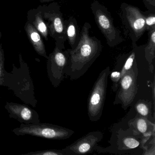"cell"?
Masks as SVG:
<instances>
[{
    "mask_svg": "<svg viewBox=\"0 0 155 155\" xmlns=\"http://www.w3.org/2000/svg\"><path fill=\"white\" fill-rule=\"evenodd\" d=\"M65 25L67 40L71 49H74L78 43L80 34L77 20L73 16H71L68 19L65 20Z\"/></svg>",
    "mask_w": 155,
    "mask_h": 155,
    "instance_id": "15",
    "label": "cell"
},
{
    "mask_svg": "<svg viewBox=\"0 0 155 155\" xmlns=\"http://www.w3.org/2000/svg\"><path fill=\"white\" fill-rule=\"evenodd\" d=\"M142 137L129 127L126 130L120 129L115 137L114 143L107 147L108 152L116 154H130L133 150H142Z\"/></svg>",
    "mask_w": 155,
    "mask_h": 155,
    "instance_id": "8",
    "label": "cell"
},
{
    "mask_svg": "<svg viewBox=\"0 0 155 155\" xmlns=\"http://www.w3.org/2000/svg\"><path fill=\"white\" fill-rule=\"evenodd\" d=\"M38 8L47 23L49 35L55 41V47L65 50L67 41L66 25L59 4L53 2L48 5H39Z\"/></svg>",
    "mask_w": 155,
    "mask_h": 155,
    "instance_id": "2",
    "label": "cell"
},
{
    "mask_svg": "<svg viewBox=\"0 0 155 155\" xmlns=\"http://www.w3.org/2000/svg\"><path fill=\"white\" fill-rule=\"evenodd\" d=\"M142 12L145 19L146 31L155 29V11L148 10Z\"/></svg>",
    "mask_w": 155,
    "mask_h": 155,
    "instance_id": "18",
    "label": "cell"
},
{
    "mask_svg": "<svg viewBox=\"0 0 155 155\" xmlns=\"http://www.w3.org/2000/svg\"><path fill=\"white\" fill-rule=\"evenodd\" d=\"M110 79L112 82V86L111 89L113 92H115L117 91L119 87L120 82V71H113L110 74Z\"/></svg>",
    "mask_w": 155,
    "mask_h": 155,
    "instance_id": "21",
    "label": "cell"
},
{
    "mask_svg": "<svg viewBox=\"0 0 155 155\" xmlns=\"http://www.w3.org/2000/svg\"><path fill=\"white\" fill-rule=\"evenodd\" d=\"M22 155H67L63 150L50 149L31 151Z\"/></svg>",
    "mask_w": 155,
    "mask_h": 155,
    "instance_id": "19",
    "label": "cell"
},
{
    "mask_svg": "<svg viewBox=\"0 0 155 155\" xmlns=\"http://www.w3.org/2000/svg\"><path fill=\"white\" fill-rule=\"evenodd\" d=\"M17 136L30 135L48 139L60 140L69 138L74 131L61 126L49 123L24 124L21 123L19 127L12 130Z\"/></svg>",
    "mask_w": 155,
    "mask_h": 155,
    "instance_id": "6",
    "label": "cell"
},
{
    "mask_svg": "<svg viewBox=\"0 0 155 155\" xmlns=\"http://www.w3.org/2000/svg\"><path fill=\"white\" fill-rule=\"evenodd\" d=\"M28 21L38 31L45 40H48V30L46 21L42 18L38 8L30 10L27 14Z\"/></svg>",
    "mask_w": 155,
    "mask_h": 155,
    "instance_id": "14",
    "label": "cell"
},
{
    "mask_svg": "<svg viewBox=\"0 0 155 155\" xmlns=\"http://www.w3.org/2000/svg\"><path fill=\"white\" fill-rule=\"evenodd\" d=\"M91 28L89 22H85L80 31L78 43L74 49H68L69 58L64 72L65 76L72 80L83 76L102 51L101 41L90 35Z\"/></svg>",
    "mask_w": 155,
    "mask_h": 155,
    "instance_id": "1",
    "label": "cell"
},
{
    "mask_svg": "<svg viewBox=\"0 0 155 155\" xmlns=\"http://www.w3.org/2000/svg\"><path fill=\"white\" fill-rule=\"evenodd\" d=\"M148 35L147 43L144 47V57L148 64L150 71L153 73L155 58V29L149 31Z\"/></svg>",
    "mask_w": 155,
    "mask_h": 155,
    "instance_id": "16",
    "label": "cell"
},
{
    "mask_svg": "<svg viewBox=\"0 0 155 155\" xmlns=\"http://www.w3.org/2000/svg\"><path fill=\"white\" fill-rule=\"evenodd\" d=\"M4 51L2 44L0 45V86H4L6 71L4 68Z\"/></svg>",
    "mask_w": 155,
    "mask_h": 155,
    "instance_id": "20",
    "label": "cell"
},
{
    "mask_svg": "<svg viewBox=\"0 0 155 155\" xmlns=\"http://www.w3.org/2000/svg\"><path fill=\"white\" fill-rule=\"evenodd\" d=\"M5 108L11 118L15 119L20 123L33 124L40 122L38 112L26 104L7 102Z\"/></svg>",
    "mask_w": 155,
    "mask_h": 155,
    "instance_id": "11",
    "label": "cell"
},
{
    "mask_svg": "<svg viewBox=\"0 0 155 155\" xmlns=\"http://www.w3.org/2000/svg\"><path fill=\"white\" fill-rule=\"evenodd\" d=\"M2 37V33L1 32H0V39H1V38Z\"/></svg>",
    "mask_w": 155,
    "mask_h": 155,
    "instance_id": "24",
    "label": "cell"
},
{
    "mask_svg": "<svg viewBox=\"0 0 155 155\" xmlns=\"http://www.w3.org/2000/svg\"><path fill=\"white\" fill-rule=\"evenodd\" d=\"M119 16L124 34L130 39L132 44L137 43L146 31L142 11L137 7L123 2L120 7Z\"/></svg>",
    "mask_w": 155,
    "mask_h": 155,
    "instance_id": "3",
    "label": "cell"
},
{
    "mask_svg": "<svg viewBox=\"0 0 155 155\" xmlns=\"http://www.w3.org/2000/svg\"><path fill=\"white\" fill-rule=\"evenodd\" d=\"M39 1L41 3H48V2L54 1L55 0H39Z\"/></svg>",
    "mask_w": 155,
    "mask_h": 155,
    "instance_id": "23",
    "label": "cell"
},
{
    "mask_svg": "<svg viewBox=\"0 0 155 155\" xmlns=\"http://www.w3.org/2000/svg\"><path fill=\"white\" fill-rule=\"evenodd\" d=\"M152 105V102L149 101L139 100L135 105V109L138 114L150 120Z\"/></svg>",
    "mask_w": 155,
    "mask_h": 155,
    "instance_id": "17",
    "label": "cell"
},
{
    "mask_svg": "<svg viewBox=\"0 0 155 155\" xmlns=\"http://www.w3.org/2000/svg\"><path fill=\"white\" fill-rule=\"evenodd\" d=\"M69 53L68 50L60 49L55 47L48 56L47 69L48 76L52 85L58 87L65 77L64 70L68 62Z\"/></svg>",
    "mask_w": 155,
    "mask_h": 155,
    "instance_id": "9",
    "label": "cell"
},
{
    "mask_svg": "<svg viewBox=\"0 0 155 155\" xmlns=\"http://www.w3.org/2000/svg\"><path fill=\"white\" fill-rule=\"evenodd\" d=\"M129 127L135 132L141 135L143 147L147 141L155 136V124L147 119L137 114L128 122Z\"/></svg>",
    "mask_w": 155,
    "mask_h": 155,
    "instance_id": "12",
    "label": "cell"
},
{
    "mask_svg": "<svg viewBox=\"0 0 155 155\" xmlns=\"http://www.w3.org/2000/svg\"><path fill=\"white\" fill-rule=\"evenodd\" d=\"M110 68L107 67L99 75L89 96L87 113L90 120L96 122L102 116L106 99L108 77Z\"/></svg>",
    "mask_w": 155,
    "mask_h": 155,
    "instance_id": "5",
    "label": "cell"
},
{
    "mask_svg": "<svg viewBox=\"0 0 155 155\" xmlns=\"http://www.w3.org/2000/svg\"><path fill=\"white\" fill-rule=\"evenodd\" d=\"M154 1H155V0H154Z\"/></svg>",
    "mask_w": 155,
    "mask_h": 155,
    "instance_id": "25",
    "label": "cell"
},
{
    "mask_svg": "<svg viewBox=\"0 0 155 155\" xmlns=\"http://www.w3.org/2000/svg\"><path fill=\"white\" fill-rule=\"evenodd\" d=\"M138 74V69L136 58L132 68L120 79L119 87L116 91L113 102L114 105L120 104L124 110H126L131 105L137 93Z\"/></svg>",
    "mask_w": 155,
    "mask_h": 155,
    "instance_id": "7",
    "label": "cell"
},
{
    "mask_svg": "<svg viewBox=\"0 0 155 155\" xmlns=\"http://www.w3.org/2000/svg\"><path fill=\"white\" fill-rule=\"evenodd\" d=\"M24 29L28 38L36 52L48 59L46 47L41 34L28 21L26 22Z\"/></svg>",
    "mask_w": 155,
    "mask_h": 155,
    "instance_id": "13",
    "label": "cell"
},
{
    "mask_svg": "<svg viewBox=\"0 0 155 155\" xmlns=\"http://www.w3.org/2000/svg\"><path fill=\"white\" fill-rule=\"evenodd\" d=\"M91 9L96 24L110 48H114L124 41L121 32L114 25L112 16L106 6L95 0L91 3Z\"/></svg>",
    "mask_w": 155,
    "mask_h": 155,
    "instance_id": "4",
    "label": "cell"
},
{
    "mask_svg": "<svg viewBox=\"0 0 155 155\" xmlns=\"http://www.w3.org/2000/svg\"><path fill=\"white\" fill-rule=\"evenodd\" d=\"M144 5L149 10L155 11V1L154 0H142Z\"/></svg>",
    "mask_w": 155,
    "mask_h": 155,
    "instance_id": "22",
    "label": "cell"
},
{
    "mask_svg": "<svg viewBox=\"0 0 155 155\" xmlns=\"http://www.w3.org/2000/svg\"><path fill=\"white\" fill-rule=\"evenodd\" d=\"M103 133L99 131L89 132L62 150L67 155H85L92 153L96 150L98 143L103 138Z\"/></svg>",
    "mask_w": 155,
    "mask_h": 155,
    "instance_id": "10",
    "label": "cell"
}]
</instances>
